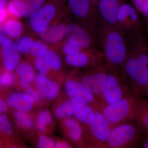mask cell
Returning a JSON list of instances; mask_svg holds the SVG:
<instances>
[{
  "label": "cell",
  "mask_w": 148,
  "mask_h": 148,
  "mask_svg": "<svg viewBox=\"0 0 148 148\" xmlns=\"http://www.w3.org/2000/svg\"><path fill=\"white\" fill-rule=\"evenodd\" d=\"M128 51L122 71L138 98H148V41L144 33L126 37Z\"/></svg>",
  "instance_id": "6da1fadb"
},
{
  "label": "cell",
  "mask_w": 148,
  "mask_h": 148,
  "mask_svg": "<svg viewBox=\"0 0 148 148\" xmlns=\"http://www.w3.org/2000/svg\"><path fill=\"white\" fill-rule=\"evenodd\" d=\"M100 49L106 64L122 70L128 53L127 38L117 27L98 15L96 24Z\"/></svg>",
  "instance_id": "7a4b0ae2"
},
{
  "label": "cell",
  "mask_w": 148,
  "mask_h": 148,
  "mask_svg": "<svg viewBox=\"0 0 148 148\" xmlns=\"http://www.w3.org/2000/svg\"><path fill=\"white\" fill-rule=\"evenodd\" d=\"M107 66V77L100 102L101 110L105 106L119 101L132 92L122 70Z\"/></svg>",
  "instance_id": "3957f363"
},
{
  "label": "cell",
  "mask_w": 148,
  "mask_h": 148,
  "mask_svg": "<svg viewBox=\"0 0 148 148\" xmlns=\"http://www.w3.org/2000/svg\"><path fill=\"white\" fill-rule=\"evenodd\" d=\"M145 137L143 130L136 122H126L112 128L107 141V148L140 147Z\"/></svg>",
  "instance_id": "277c9868"
},
{
  "label": "cell",
  "mask_w": 148,
  "mask_h": 148,
  "mask_svg": "<svg viewBox=\"0 0 148 148\" xmlns=\"http://www.w3.org/2000/svg\"><path fill=\"white\" fill-rule=\"evenodd\" d=\"M66 39L83 50L100 49L95 25L71 20L66 26Z\"/></svg>",
  "instance_id": "5b68a950"
},
{
  "label": "cell",
  "mask_w": 148,
  "mask_h": 148,
  "mask_svg": "<svg viewBox=\"0 0 148 148\" xmlns=\"http://www.w3.org/2000/svg\"><path fill=\"white\" fill-rule=\"evenodd\" d=\"M138 98L131 92L119 101L101 109V112L112 128L126 122L134 121L135 104Z\"/></svg>",
  "instance_id": "8992f818"
},
{
  "label": "cell",
  "mask_w": 148,
  "mask_h": 148,
  "mask_svg": "<svg viewBox=\"0 0 148 148\" xmlns=\"http://www.w3.org/2000/svg\"><path fill=\"white\" fill-rule=\"evenodd\" d=\"M66 0H47L29 17L30 28L39 35L46 30L59 13L67 6Z\"/></svg>",
  "instance_id": "52a82bcc"
},
{
  "label": "cell",
  "mask_w": 148,
  "mask_h": 148,
  "mask_svg": "<svg viewBox=\"0 0 148 148\" xmlns=\"http://www.w3.org/2000/svg\"><path fill=\"white\" fill-rule=\"evenodd\" d=\"M119 29L125 36L145 32L144 24L140 14L132 5L121 2L116 15Z\"/></svg>",
  "instance_id": "ba28073f"
},
{
  "label": "cell",
  "mask_w": 148,
  "mask_h": 148,
  "mask_svg": "<svg viewBox=\"0 0 148 148\" xmlns=\"http://www.w3.org/2000/svg\"><path fill=\"white\" fill-rule=\"evenodd\" d=\"M82 127L91 148H107V141L112 127L101 111L95 110L93 121L90 124Z\"/></svg>",
  "instance_id": "9c48e42d"
},
{
  "label": "cell",
  "mask_w": 148,
  "mask_h": 148,
  "mask_svg": "<svg viewBox=\"0 0 148 148\" xmlns=\"http://www.w3.org/2000/svg\"><path fill=\"white\" fill-rule=\"evenodd\" d=\"M84 69V71L80 73L76 71H74L73 72V75L96 96L100 103L107 77V65L103 64Z\"/></svg>",
  "instance_id": "30bf717a"
},
{
  "label": "cell",
  "mask_w": 148,
  "mask_h": 148,
  "mask_svg": "<svg viewBox=\"0 0 148 148\" xmlns=\"http://www.w3.org/2000/svg\"><path fill=\"white\" fill-rule=\"evenodd\" d=\"M68 6L58 14L46 30L39 35L40 38L47 44H61L66 39V26L72 19Z\"/></svg>",
  "instance_id": "8fae6325"
},
{
  "label": "cell",
  "mask_w": 148,
  "mask_h": 148,
  "mask_svg": "<svg viewBox=\"0 0 148 148\" xmlns=\"http://www.w3.org/2000/svg\"><path fill=\"white\" fill-rule=\"evenodd\" d=\"M33 60L34 66L39 73L49 77L53 74H56L59 78L66 77L61 73L63 64L61 57L53 49H49Z\"/></svg>",
  "instance_id": "7c38bea8"
},
{
  "label": "cell",
  "mask_w": 148,
  "mask_h": 148,
  "mask_svg": "<svg viewBox=\"0 0 148 148\" xmlns=\"http://www.w3.org/2000/svg\"><path fill=\"white\" fill-rule=\"evenodd\" d=\"M64 86L65 93L70 99H79L89 104L95 110L101 111V104L98 98L74 77L73 72L66 76Z\"/></svg>",
  "instance_id": "4fadbf2b"
},
{
  "label": "cell",
  "mask_w": 148,
  "mask_h": 148,
  "mask_svg": "<svg viewBox=\"0 0 148 148\" xmlns=\"http://www.w3.org/2000/svg\"><path fill=\"white\" fill-rule=\"evenodd\" d=\"M64 61L67 65L75 69H86L106 64L101 49L83 50L73 55L65 56Z\"/></svg>",
  "instance_id": "5bb4252c"
},
{
  "label": "cell",
  "mask_w": 148,
  "mask_h": 148,
  "mask_svg": "<svg viewBox=\"0 0 148 148\" xmlns=\"http://www.w3.org/2000/svg\"><path fill=\"white\" fill-rule=\"evenodd\" d=\"M58 121L65 138L75 147L91 148L82 125L74 117L64 119Z\"/></svg>",
  "instance_id": "9a60e30c"
},
{
  "label": "cell",
  "mask_w": 148,
  "mask_h": 148,
  "mask_svg": "<svg viewBox=\"0 0 148 148\" xmlns=\"http://www.w3.org/2000/svg\"><path fill=\"white\" fill-rule=\"evenodd\" d=\"M66 1L75 20L96 26L98 14L96 7L90 0H66Z\"/></svg>",
  "instance_id": "2e32d148"
},
{
  "label": "cell",
  "mask_w": 148,
  "mask_h": 148,
  "mask_svg": "<svg viewBox=\"0 0 148 148\" xmlns=\"http://www.w3.org/2000/svg\"><path fill=\"white\" fill-rule=\"evenodd\" d=\"M1 45V56L4 69L13 72L20 61V52L16 43L11 39L6 38Z\"/></svg>",
  "instance_id": "e0dca14e"
},
{
  "label": "cell",
  "mask_w": 148,
  "mask_h": 148,
  "mask_svg": "<svg viewBox=\"0 0 148 148\" xmlns=\"http://www.w3.org/2000/svg\"><path fill=\"white\" fill-rule=\"evenodd\" d=\"M63 82L39 73L36 75L34 85L42 93L48 102L55 100L60 94L61 85Z\"/></svg>",
  "instance_id": "ac0fdd59"
},
{
  "label": "cell",
  "mask_w": 148,
  "mask_h": 148,
  "mask_svg": "<svg viewBox=\"0 0 148 148\" xmlns=\"http://www.w3.org/2000/svg\"><path fill=\"white\" fill-rule=\"evenodd\" d=\"M16 80L14 86L24 90L34 84L36 75L35 69L29 62H20L15 70Z\"/></svg>",
  "instance_id": "d6986e66"
},
{
  "label": "cell",
  "mask_w": 148,
  "mask_h": 148,
  "mask_svg": "<svg viewBox=\"0 0 148 148\" xmlns=\"http://www.w3.org/2000/svg\"><path fill=\"white\" fill-rule=\"evenodd\" d=\"M73 115L82 126L90 124L94 120L95 110L90 105L76 98H71Z\"/></svg>",
  "instance_id": "ffe728a7"
},
{
  "label": "cell",
  "mask_w": 148,
  "mask_h": 148,
  "mask_svg": "<svg viewBox=\"0 0 148 148\" xmlns=\"http://www.w3.org/2000/svg\"><path fill=\"white\" fill-rule=\"evenodd\" d=\"M121 3L120 0H100L96 6L99 16L118 29L116 15Z\"/></svg>",
  "instance_id": "44dd1931"
},
{
  "label": "cell",
  "mask_w": 148,
  "mask_h": 148,
  "mask_svg": "<svg viewBox=\"0 0 148 148\" xmlns=\"http://www.w3.org/2000/svg\"><path fill=\"white\" fill-rule=\"evenodd\" d=\"M5 101L9 107L13 110L27 112L30 113L36 106L33 98L25 92H11L6 97Z\"/></svg>",
  "instance_id": "7402d4cb"
},
{
  "label": "cell",
  "mask_w": 148,
  "mask_h": 148,
  "mask_svg": "<svg viewBox=\"0 0 148 148\" xmlns=\"http://www.w3.org/2000/svg\"><path fill=\"white\" fill-rule=\"evenodd\" d=\"M12 116L17 129L23 133L34 137L36 129L34 117L32 114L19 110H13Z\"/></svg>",
  "instance_id": "603a6c76"
},
{
  "label": "cell",
  "mask_w": 148,
  "mask_h": 148,
  "mask_svg": "<svg viewBox=\"0 0 148 148\" xmlns=\"http://www.w3.org/2000/svg\"><path fill=\"white\" fill-rule=\"evenodd\" d=\"M34 117L36 130L39 135H48L54 130L55 123L49 111L46 109L40 110Z\"/></svg>",
  "instance_id": "cb8c5ba5"
},
{
  "label": "cell",
  "mask_w": 148,
  "mask_h": 148,
  "mask_svg": "<svg viewBox=\"0 0 148 148\" xmlns=\"http://www.w3.org/2000/svg\"><path fill=\"white\" fill-rule=\"evenodd\" d=\"M134 121L148 136V98H138L135 104Z\"/></svg>",
  "instance_id": "d4e9b609"
},
{
  "label": "cell",
  "mask_w": 148,
  "mask_h": 148,
  "mask_svg": "<svg viewBox=\"0 0 148 148\" xmlns=\"http://www.w3.org/2000/svg\"><path fill=\"white\" fill-rule=\"evenodd\" d=\"M53 106V112L55 117L58 120L73 117L71 99L66 93H60L56 98Z\"/></svg>",
  "instance_id": "484cf974"
},
{
  "label": "cell",
  "mask_w": 148,
  "mask_h": 148,
  "mask_svg": "<svg viewBox=\"0 0 148 148\" xmlns=\"http://www.w3.org/2000/svg\"><path fill=\"white\" fill-rule=\"evenodd\" d=\"M3 34L10 38L16 39L21 37L24 32V27L17 18H8L1 25Z\"/></svg>",
  "instance_id": "4316f807"
},
{
  "label": "cell",
  "mask_w": 148,
  "mask_h": 148,
  "mask_svg": "<svg viewBox=\"0 0 148 148\" xmlns=\"http://www.w3.org/2000/svg\"><path fill=\"white\" fill-rule=\"evenodd\" d=\"M0 134L2 136L7 145L13 143L14 130L12 123L6 115H0Z\"/></svg>",
  "instance_id": "83f0119b"
},
{
  "label": "cell",
  "mask_w": 148,
  "mask_h": 148,
  "mask_svg": "<svg viewBox=\"0 0 148 148\" xmlns=\"http://www.w3.org/2000/svg\"><path fill=\"white\" fill-rule=\"evenodd\" d=\"M27 0H9L7 5L8 18H19L23 17Z\"/></svg>",
  "instance_id": "f1b7e54d"
},
{
  "label": "cell",
  "mask_w": 148,
  "mask_h": 148,
  "mask_svg": "<svg viewBox=\"0 0 148 148\" xmlns=\"http://www.w3.org/2000/svg\"><path fill=\"white\" fill-rule=\"evenodd\" d=\"M131 1L142 18L148 41V0H131Z\"/></svg>",
  "instance_id": "f546056e"
},
{
  "label": "cell",
  "mask_w": 148,
  "mask_h": 148,
  "mask_svg": "<svg viewBox=\"0 0 148 148\" xmlns=\"http://www.w3.org/2000/svg\"><path fill=\"white\" fill-rule=\"evenodd\" d=\"M16 80L15 73L2 69L0 71V87L3 90H8L14 86Z\"/></svg>",
  "instance_id": "4dcf8cb0"
},
{
  "label": "cell",
  "mask_w": 148,
  "mask_h": 148,
  "mask_svg": "<svg viewBox=\"0 0 148 148\" xmlns=\"http://www.w3.org/2000/svg\"><path fill=\"white\" fill-rule=\"evenodd\" d=\"M24 91L33 98L35 101L36 106H42L47 104L48 102H49L42 93L36 87H35L34 85L25 88Z\"/></svg>",
  "instance_id": "1f68e13d"
},
{
  "label": "cell",
  "mask_w": 148,
  "mask_h": 148,
  "mask_svg": "<svg viewBox=\"0 0 148 148\" xmlns=\"http://www.w3.org/2000/svg\"><path fill=\"white\" fill-rule=\"evenodd\" d=\"M34 40L31 37L24 36L18 39L16 46L20 53L28 55L32 49Z\"/></svg>",
  "instance_id": "d6a6232c"
},
{
  "label": "cell",
  "mask_w": 148,
  "mask_h": 148,
  "mask_svg": "<svg viewBox=\"0 0 148 148\" xmlns=\"http://www.w3.org/2000/svg\"><path fill=\"white\" fill-rule=\"evenodd\" d=\"M47 0H27L23 17L29 18L36 11L40 8Z\"/></svg>",
  "instance_id": "836d02e7"
},
{
  "label": "cell",
  "mask_w": 148,
  "mask_h": 148,
  "mask_svg": "<svg viewBox=\"0 0 148 148\" xmlns=\"http://www.w3.org/2000/svg\"><path fill=\"white\" fill-rule=\"evenodd\" d=\"M49 49L47 44L44 42L42 40H36L34 41L32 49L28 56L31 59L34 60L35 58L42 54Z\"/></svg>",
  "instance_id": "e575fe53"
},
{
  "label": "cell",
  "mask_w": 148,
  "mask_h": 148,
  "mask_svg": "<svg viewBox=\"0 0 148 148\" xmlns=\"http://www.w3.org/2000/svg\"><path fill=\"white\" fill-rule=\"evenodd\" d=\"M60 48L61 52L64 56L73 55L83 50L66 39L61 44Z\"/></svg>",
  "instance_id": "d590c367"
},
{
  "label": "cell",
  "mask_w": 148,
  "mask_h": 148,
  "mask_svg": "<svg viewBox=\"0 0 148 148\" xmlns=\"http://www.w3.org/2000/svg\"><path fill=\"white\" fill-rule=\"evenodd\" d=\"M55 139L45 134H40L36 141L37 146L40 148H54Z\"/></svg>",
  "instance_id": "8d00e7d4"
},
{
  "label": "cell",
  "mask_w": 148,
  "mask_h": 148,
  "mask_svg": "<svg viewBox=\"0 0 148 148\" xmlns=\"http://www.w3.org/2000/svg\"><path fill=\"white\" fill-rule=\"evenodd\" d=\"M74 147L75 146L69 140L58 138L56 140L54 148H72Z\"/></svg>",
  "instance_id": "74e56055"
},
{
  "label": "cell",
  "mask_w": 148,
  "mask_h": 148,
  "mask_svg": "<svg viewBox=\"0 0 148 148\" xmlns=\"http://www.w3.org/2000/svg\"><path fill=\"white\" fill-rule=\"evenodd\" d=\"M8 18L6 6L0 5V25L4 23Z\"/></svg>",
  "instance_id": "f35d334b"
},
{
  "label": "cell",
  "mask_w": 148,
  "mask_h": 148,
  "mask_svg": "<svg viewBox=\"0 0 148 148\" xmlns=\"http://www.w3.org/2000/svg\"><path fill=\"white\" fill-rule=\"evenodd\" d=\"M9 110V106L5 101L0 96V115L6 113Z\"/></svg>",
  "instance_id": "ab89813d"
},
{
  "label": "cell",
  "mask_w": 148,
  "mask_h": 148,
  "mask_svg": "<svg viewBox=\"0 0 148 148\" xmlns=\"http://www.w3.org/2000/svg\"><path fill=\"white\" fill-rule=\"evenodd\" d=\"M140 148H148V136H146L140 144Z\"/></svg>",
  "instance_id": "60d3db41"
},
{
  "label": "cell",
  "mask_w": 148,
  "mask_h": 148,
  "mask_svg": "<svg viewBox=\"0 0 148 148\" xmlns=\"http://www.w3.org/2000/svg\"><path fill=\"white\" fill-rule=\"evenodd\" d=\"M5 38V36L3 34V33L2 30L1 25H0V45L2 43Z\"/></svg>",
  "instance_id": "b9f144b4"
},
{
  "label": "cell",
  "mask_w": 148,
  "mask_h": 148,
  "mask_svg": "<svg viewBox=\"0 0 148 148\" xmlns=\"http://www.w3.org/2000/svg\"><path fill=\"white\" fill-rule=\"evenodd\" d=\"M4 144H6L5 141L3 138L2 136L0 134V147H2L3 145Z\"/></svg>",
  "instance_id": "7bdbcfd3"
},
{
  "label": "cell",
  "mask_w": 148,
  "mask_h": 148,
  "mask_svg": "<svg viewBox=\"0 0 148 148\" xmlns=\"http://www.w3.org/2000/svg\"><path fill=\"white\" fill-rule=\"evenodd\" d=\"M8 3L7 0H0V5L7 7Z\"/></svg>",
  "instance_id": "ee69618b"
},
{
  "label": "cell",
  "mask_w": 148,
  "mask_h": 148,
  "mask_svg": "<svg viewBox=\"0 0 148 148\" xmlns=\"http://www.w3.org/2000/svg\"><path fill=\"white\" fill-rule=\"evenodd\" d=\"M90 1H91L93 3V4L95 5V6L96 7V6H97V4H98V2H99V1H100V0H90Z\"/></svg>",
  "instance_id": "f6af8a7d"
},
{
  "label": "cell",
  "mask_w": 148,
  "mask_h": 148,
  "mask_svg": "<svg viewBox=\"0 0 148 148\" xmlns=\"http://www.w3.org/2000/svg\"><path fill=\"white\" fill-rule=\"evenodd\" d=\"M2 70V68H1V61H0V71Z\"/></svg>",
  "instance_id": "bcb514c9"
},
{
  "label": "cell",
  "mask_w": 148,
  "mask_h": 148,
  "mask_svg": "<svg viewBox=\"0 0 148 148\" xmlns=\"http://www.w3.org/2000/svg\"><path fill=\"white\" fill-rule=\"evenodd\" d=\"M3 90L1 89V87H0V94L2 92Z\"/></svg>",
  "instance_id": "7dc6e473"
}]
</instances>
